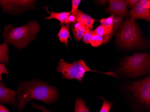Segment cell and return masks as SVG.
Instances as JSON below:
<instances>
[{
	"label": "cell",
	"instance_id": "1",
	"mask_svg": "<svg viewBox=\"0 0 150 112\" xmlns=\"http://www.w3.org/2000/svg\"><path fill=\"white\" fill-rule=\"evenodd\" d=\"M17 92L18 108L20 112L24 108L26 104L31 100H39L50 104L55 101L59 96L55 87L39 81L20 82Z\"/></svg>",
	"mask_w": 150,
	"mask_h": 112
},
{
	"label": "cell",
	"instance_id": "2",
	"mask_svg": "<svg viewBox=\"0 0 150 112\" xmlns=\"http://www.w3.org/2000/svg\"><path fill=\"white\" fill-rule=\"evenodd\" d=\"M40 30L39 24L36 21L29 22L19 27L9 24L4 27L2 37L6 42L22 49L36 38Z\"/></svg>",
	"mask_w": 150,
	"mask_h": 112
},
{
	"label": "cell",
	"instance_id": "3",
	"mask_svg": "<svg viewBox=\"0 0 150 112\" xmlns=\"http://www.w3.org/2000/svg\"><path fill=\"white\" fill-rule=\"evenodd\" d=\"M58 63L59 65L57 66V71L62 73L63 79L70 80L75 79L78 81L81 82L84 78L86 73L90 71H94L112 76L118 79L114 72H99L92 70L88 67L83 60L80 59L74 61L71 63H69L63 59H61Z\"/></svg>",
	"mask_w": 150,
	"mask_h": 112
},
{
	"label": "cell",
	"instance_id": "4",
	"mask_svg": "<svg viewBox=\"0 0 150 112\" xmlns=\"http://www.w3.org/2000/svg\"><path fill=\"white\" fill-rule=\"evenodd\" d=\"M150 58L148 53H134L126 58L121 70L132 77L139 76L149 70Z\"/></svg>",
	"mask_w": 150,
	"mask_h": 112
},
{
	"label": "cell",
	"instance_id": "5",
	"mask_svg": "<svg viewBox=\"0 0 150 112\" xmlns=\"http://www.w3.org/2000/svg\"><path fill=\"white\" fill-rule=\"evenodd\" d=\"M117 41L123 47L132 48L142 42L139 29L135 20L132 18L126 19L119 32Z\"/></svg>",
	"mask_w": 150,
	"mask_h": 112
},
{
	"label": "cell",
	"instance_id": "6",
	"mask_svg": "<svg viewBox=\"0 0 150 112\" xmlns=\"http://www.w3.org/2000/svg\"><path fill=\"white\" fill-rule=\"evenodd\" d=\"M129 89L134 93L136 97L145 105H150V77L133 82Z\"/></svg>",
	"mask_w": 150,
	"mask_h": 112
},
{
	"label": "cell",
	"instance_id": "7",
	"mask_svg": "<svg viewBox=\"0 0 150 112\" xmlns=\"http://www.w3.org/2000/svg\"><path fill=\"white\" fill-rule=\"evenodd\" d=\"M127 15L134 19H144L146 21H150V1L140 0Z\"/></svg>",
	"mask_w": 150,
	"mask_h": 112
},
{
	"label": "cell",
	"instance_id": "8",
	"mask_svg": "<svg viewBox=\"0 0 150 112\" xmlns=\"http://www.w3.org/2000/svg\"><path fill=\"white\" fill-rule=\"evenodd\" d=\"M35 1H0V6L3 12L12 13L19 9L34 6Z\"/></svg>",
	"mask_w": 150,
	"mask_h": 112
},
{
	"label": "cell",
	"instance_id": "9",
	"mask_svg": "<svg viewBox=\"0 0 150 112\" xmlns=\"http://www.w3.org/2000/svg\"><path fill=\"white\" fill-rule=\"evenodd\" d=\"M109 7L105 11L111 15L123 18L128 15L127 3L125 1L122 0H109Z\"/></svg>",
	"mask_w": 150,
	"mask_h": 112
},
{
	"label": "cell",
	"instance_id": "10",
	"mask_svg": "<svg viewBox=\"0 0 150 112\" xmlns=\"http://www.w3.org/2000/svg\"><path fill=\"white\" fill-rule=\"evenodd\" d=\"M17 92L5 87L0 82V103L8 104L15 106L16 104Z\"/></svg>",
	"mask_w": 150,
	"mask_h": 112
},
{
	"label": "cell",
	"instance_id": "11",
	"mask_svg": "<svg viewBox=\"0 0 150 112\" xmlns=\"http://www.w3.org/2000/svg\"><path fill=\"white\" fill-rule=\"evenodd\" d=\"M76 13H77L76 22L81 23L82 24L86 25L91 30H92L93 27L94 23L98 21V20L93 19L91 17L84 13L82 11L78 10Z\"/></svg>",
	"mask_w": 150,
	"mask_h": 112
},
{
	"label": "cell",
	"instance_id": "12",
	"mask_svg": "<svg viewBox=\"0 0 150 112\" xmlns=\"http://www.w3.org/2000/svg\"><path fill=\"white\" fill-rule=\"evenodd\" d=\"M88 28L80 22H76L71 25L74 38L77 41H79L83 38L84 34Z\"/></svg>",
	"mask_w": 150,
	"mask_h": 112
},
{
	"label": "cell",
	"instance_id": "13",
	"mask_svg": "<svg viewBox=\"0 0 150 112\" xmlns=\"http://www.w3.org/2000/svg\"><path fill=\"white\" fill-rule=\"evenodd\" d=\"M123 19V18L113 15L112 30L109 34L107 35L103 38V42L105 44H107L109 42L111 41L112 37L115 35L116 33L119 29Z\"/></svg>",
	"mask_w": 150,
	"mask_h": 112
},
{
	"label": "cell",
	"instance_id": "14",
	"mask_svg": "<svg viewBox=\"0 0 150 112\" xmlns=\"http://www.w3.org/2000/svg\"><path fill=\"white\" fill-rule=\"evenodd\" d=\"M58 36L60 43H64L66 46H69L68 40L69 38H71L70 34L69 25L66 24L61 25L59 32L58 34Z\"/></svg>",
	"mask_w": 150,
	"mask_h": 112
},
{
	"label": "cell",
	"instance_id": "15",
	"mask_svg": "<svg viewBox=\"0 0 150 112\" xmlns=\"http://www.w3.org/2000/svg\"><path fill=\"white\" fill-rule=\"evenodd\" d=\"M48 13H50L49 17L45 18L46 19H55L58 20L60 22V25H64L66 21L70 15L71 12H50L47 11Z\"/></svg>",
	"mask_w": 150,
	"mask_h": 112
},
{
	"label": "cell",
	"instance_id": "16",
	"mask_svg": "<svg viewBox=\"0 0 150 112\" xmlns=\"http://www.w3.org/2000/svg\"><path fill=\"white\" fill-rule=\"evenodd\" d=\"M9 57V44L5 41L0 44V63H8Z\"/></svg>",
	"mask_w": 150,
	"mask_h": 112
},
{
	"label": "cell",
	"instance_id": "17",
	"mask_svg": "<svg viewBox=\"0 0 150 112\" xmlns=\"http://www.w3.org/2000/svg\"><path fill=\"white\" fill-rule=\"evenodd\" d=\"M113 26H107L105 25H100L93 30L94 33L96 34L100 37H106L112 32Z\"/></svg>",
	"mask_w": 150,
	"mask_h": 112
},
{
	"label": "cell",
	"instance_id": "18",
	"mask_svg": "<svg viewBox=\"0 0 150 112\" xmlns=\"http://www.w3.org/2000/svg\"><path fill=\"white\" fill-rule=\"evenodd\" d=\"M74 112H90V108L86 106L83 99L81 98H78L75 101Z\"/></svg>",
	"mask_w": 150,
	"mask_h": 112
},
{
	"label": "cell",
	"instance_id": "19",
	"mask_svg": "<svg viewBox=\"0 0 150 112\" xmlns=\"http://www.w3.org/2000/svg\"><path fill=\"white\" fill-rule=\"evenodd\" d=\"M103 37H100L93 33L91 39L90 44L93 47H98L102 45L103 43Z\"/></svg>",
	"mask_w": 150,
	"mask_h": 112
},
{
	"label": "cell",
	"instance_id": "20",
	"mask_svg": "<svg viewBox=\"0 0 150 112\" xmlns=\"http://www.w3.org/2000/svg\"><path fill=\"white\" fill-rule=\"evenodd\" d=\"M99 98H102V100H103V102L99 112H110V110L112 109L113 103L107 101V100H105L104 98L102 97H99Z\"/></svg>",
	"mask_w": 150,
	"mask_h": 112
},
{
	"label": "cell",
	"instance_id": "21",
	"mask_svg": "<svg viewBox=\"0 0 150 112\" xmlns=\"http://www.w3.org/2000/svg\"><path fill=\"white\" fill-rule=\"evenodd\" d=\"M93 32L92 30H91L90 28H88L85 32L82 38V41L86 44H90L91 39L93 35Z\"/></svg>",
	"mask_w": 150,
	"mask_h": 112
},
{
	"label": "cell",
	"instance_id": "22",
	"mask_svg": "<svg viewBox=\"0 0 150 112\" xmlns=\"http://www.w3.org/2000/svg\"><path fill=\"white\" fill-rule=\"evenodd\" d=\"M77 13V12H76ZM75 14H72L71 13L70 15L69 16V17L67 18V19L66 21L65 24L66 25H72L76 22L77 20V13Z\"/></svg>",
	"mask_w": 150,
	"mask_h": 112
},
{
	"label": "cell",
	"instance_id": "23",
	"mask_svg": "<svg viewBox=\"0 0 150 112\" xmlns=\"http://www.w3.org/2000/svg\"><path fill=\"white\" fill-rule=\"evenodd\" d=\"M101 25L107 26H113V15H111L107 18H102L99 20Z\"/></svg>",
	"mask_w": 150,
	"mask_h": 112
},
{
	"label": "cell",
	"instance_id": "24",
	"mask_svg": "<svg viewBox=\"0 0 150 112\" xmlns=\"http://www.w3.org/2000/svg\"><path fill=\"white\" fill-rule=\"evenodd\" d=\"M81 0H72L71 1V13L72 14H75L78 11V7L81 2Z\"/></svg>",
	"mask_w": 150,
	"mask_h": 112
},
{
	"label": "cell",
	"instance_id": "25",
	"mask_svg": "<svg viewBox=\"0 0 150 112\" xmlns=\"http://www.w3.org/2000/svg\"><path fill=\"white\" fill-rule=\"evenodd\" d=\"M5 64L0 63V81L2 80L1 75L5 74L6 75H8V71L5 66Z\"/></svg>",
	"mask_w": 150,
	"mask_h": 112
},
{
	"label": "cell",
	"instance_id": "26",
	"mask_svg": "<svg viewBox=\"0 0 150 112\" xmlns=\"http://www.w3.org/2000/svg\"><path fill=\"white\" fill-rule=\"evenodd\" d=\"M139 1L138 0H127L126 2L127 3V6L129 9H132L137 5Z\"/></svg>",
	"mask_w": 150,
	"mask_h": 112
},
{
	"label": "cell",
	"instance_id": "27",
	"mask_svg": "<svg viewBox=\"0 0 150 112\" xmlns=\"http://www.w3.org/2000/svg\"><path fill=\"white\" fill-rule=\"evenodd\" d=\"M0 112H10L8 108L0 104Z\"/></svg>",
	"mask_w": 150,
	"mask_h": 112
},
{
	"label": "cell",
	"instance_id": "28",
	"mask_svg": "<svg viewBox=\"0 0 150 112\" xmlns=\"http://www.w3.org/2000/svg\"><path fill=\"white\" fill-rule=\"evenodd\" d=\"M34 105H35V106H36L38 107V106H38V105H36V104H34ZM40 107L42 108H39L40 109H41V110H42V111L43 112H50L49 111H48V110H46V109H45V108H44L43 107Z\"/></svg>",
	"mask_w": 150,
	"mask_h": 112
},
{
	"label": "cell",
	"instance_id": "29",
	"mask_svg": "<svg viewBox=\"0 0 150 112\" xmlns=\"http://www.w3.org/2000/svg\"><path fill=\"white\" fill-rule=\"evenodd\" d=\"M97 2H98V3H99V2H100V4H101V5H102V3H103V4H105V3H106V1H98Z\"/></svg>",
	"mask_w": 150,
	"mask_h": 112
}]
</instances>
